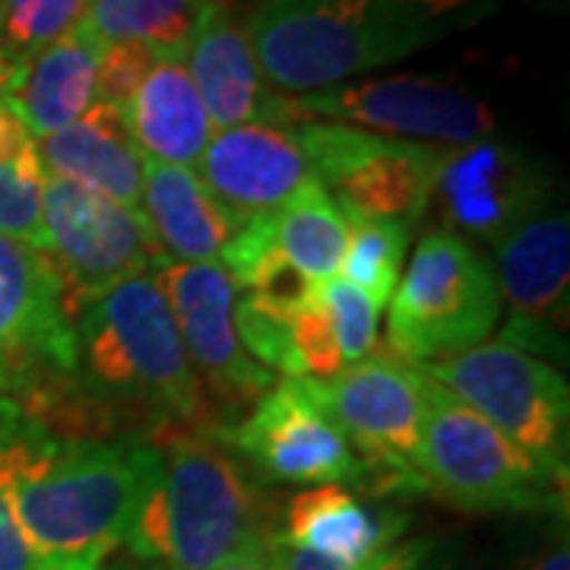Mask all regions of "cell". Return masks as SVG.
<instances>
[{"mask_svg": "<svg viewBox=\"0 0 570 570\" xmlns=\"http://www.w3.org/2000/svg\"><path fill=\"white\" fill-rule=\"evenodd\" d=\"M491 0H261L245 29L285 96L362 80L485 22Z\"/></svg>", "mask_w": 570, "mask_h": 570, "instance_id": "cell-1", "label": "cell"}, {"mask_svg": "<svg viewBox=\"0 0 570 570\" xmlns=\"http://www.w3.org/2000/svg\"><path fill=\"white\" fill-rule=\"evenodd\" d=\"M159 469L149 441H67L39 425L13 504L41 568L105 570L127 546Z\"/></svg>", "mask_w": 570, "mask_h": 570, "instance_id": "cell-2", "label": "cell"}, {"mask_svg": "<svg viewBox=\"0 0 570 570\" xmlns=\"http://www.w3.org/2000/svg\"><path fill=\"white\" fill-rule=\"evenodd\" d=\"M163 456L127 549L165 570H213L264 535V513L245 469L204 428L165 425L153 441Z\"/></svg>", "mask_w": 570, "mask_h": 570, "instance_id": "cell-3", "label": "cell"}, {"mask_svg": "<svg viewBox=\"0 0 570 570\" xmlns=\"http://www.w3.org/2000/svg\"><path fill=\"white\" fill-rule=\"evenodd\" d=\"M73 377L86 393L134 403L165 425L204 428V387L153 276L127 279L73 321Z\"/></svg>", "mask_w": 570, "mask_h": 570, "instance_id": "cell-4", "label": "cell"}, {"mask_svg": "<svg viewBox=\"0 0 570 570\" xmlns=\"http://www.w3.org/2000/svg\"><path fill=\"white\" fill-rule=\"evenodd\" d=\"M415 475L422 491L479 513L558 508L568 491V475L535 463L508 434L434 381L425 384Z\"/></svg>", "mask_w": 570, "mask_h": 570, "instance_id": "cell-5", "label": "cell"}, {"mask_svg": "<svg viewBox=\"0 0 570 570\" xmlns=\"http://www.w3.org/2000/svg\"><path fill=\"white\" fill-rule=\"evenodd\" d=\"M501 321V288L479 254L453 232H425L393 288L387 348L428 365L489 343Z\"/></svg>", "mask_w": 570, "mask_h": 570, "instance_id": "cell-6", "label": "cell"}, {"mask_svg": "<svg viewBox=\"0 0 570 570\" xmlns=\"http://www.w3.org/2000/svg\"><path fill=\"white\" fill-rule=\"evenodd\" d=\"M39 250L55 269L70 321L111 288L168 264L140 209L55 178L45 184Z\"/></svg>", "mask_w": 570, "mask_h": 570, "instance_id": "cell-7", "label": "cell"}, {"mask_svg": "<svg viewBox=\"0 0 570 570\" xmlns=\"http://www.w3.org/2000/svg\"><path fill=\"white\" fill-rule=\"evenodd\" d=\"M415 367L508 434L535 463L568 475L570 390L558 367L504 340Z\"/></svg>", "mask_w": 570, "mask_h": 570, "instance_id": "cell-8", "label": "cell"}, {"mask_svg": "<svg viewBox=\"0 0 570 570\" xmlns=\"http://www.w3.org/2000/svg\"><path fill=\"white\" fill-rule=\"evenodd\" d=\"M295 121H330L367 134L431 146L489 140L498 127L491 105L456 80L393 73L288 96Z\"/></svg>", "mask_w": 570, "mask_h": 570, "instance_id": "cell-9", "label": "cell"}, {"mask_svg": "<svg viewBox=\"0 0 570 570\" xmlns=\"http://www.w3.org/2000/svg\"><path fill=\"white\" fill-rule=\"evenodd\" d=\"M425 384V374L390 348H374L326 381H305L311 400L343 431L365 469L387 472L403 489H419Z\"/></svg>", "mask_w": 570, "mask_h": 570, "instance_id": "cell-10", "label": "cell"}, {"mask_svg": "<svg viewBox=\"0 0 570 570\" xmlns=\"http://www.w3.org/2000/svg\"><path fill=\"white\" fill-rule=\"evenodd\" d=\"M314 181L340 209L415 223L431 200L441 146L396 140L330 121H295Z\"/></svg>", "mask_w": 570, "mask_h": 570, "instance_id": "cell-11", "label": "cell"}, {"mask_svg": "<svg viewBox=\"0 0 570 570\" xmlns=\"http://www.w3.org/2000/svg\"><path fill=\"white\" fill-rule=\"evenodd\" d=\"M77 336L39 247L0 235V400L20 406L73 377Z\"/></svg>", "mask_w": 570, "mask_h": 570, "instance_id": "cell-12", "label": "cell"}, {"mask_svg": "<svg viewBox=\"0 0 570 570\" xmlns=\"http://www.w3.org/2000/svg\"><path fill=\"white\" fill-rule=\"evenodd\" d=\"M213 434L285 485H348L367 475L343 431L311 400L305 381H276L238 425Z\"/></svg>", "mask_w": 570, "mask_h": 570, "instance_id": "cell-13", "label": "cell"}, {"mask_svg": "<svg viewBox=\"0 0 570 570\" xmlns=\"http://www.w3.org/2000/svg\"><path fill=\"white\" fill-rule=\"evenodd\" d=\"M156 283L200 387L228 406H254L276 384V374L254 362L238 336V285L228 269L223 264H165L156 269Z\"/></svg>", "mask_w": 570, "mask_h": 570, "instance_id": "cell-14", "label": "cell"}, {"mask_svg": "<svg viewBox=\"0 0 570 570\" xmlns=\"http://www.w3.org/2000/svg\"><path fill=\"white\" fill-rule=\"evenodd\" d=\"M494 247L501 266L498 288L510 305L504 343L530 355L558 352V336L568 326V213H532Z\"/></svg>", "mask_w": 570, "mask_h": 570, "instance_id": "cell-15", "label": "cell"}, {"mask_svg": "<svg viewBox=\"0 0 570 570\" xmlns=\"http://www.w3.org/2000/svg\"><path fill=\"white\" fill-rule=\"evenodd\" d=\"M434 204L453 228L485 235L498 245L523 219L539 213L535 168L491 137L466 146H441L428 206Z\"/></svg>", "mask_w": 570, "mask_h": 570, "instance_id": "cell-16", "label": "cell"}, {"mask_svg": "<svg viewBox=\"0 0 570 570\" xmlns=\"http://www.w3.org/2000/svg\"><path fill=\"white\" fill-rule=\"evenodd\" d=\"M197 171L242 223L276 213L298 187L314 181L292 124H242L216 130Z\"/></svg>", "mask_w": 570, "mask_h": 570, "instance_id": "cell-17", "label": "cell"}, {"mask_svg": "<svg viewBox=\"0 0 570 570\" xmlns=\"http://www.w3.org/2000/svg\"><path fill=\"white\" fill-rule=\"evenodd\" d=\"M184 67L216 130L242 124H295L288 96L266 80L245 22L228 13L225 3L209 13L197 39L190 41Z\"/></svg>", "mask_w": 570, "mask_h": 570, "instance_id": "cell-18", "label": "cell"}, {"mask_svg": "<svg viewBox=\"0 0 570 570\" xmlns=\"http://www.w3.org/2000/svg\"><path fill=\"white\" fill-rule=\"evenodd\" d=\"M140 216L168 264H223L242 219L206 187L197 168L146 163Z\"/></svg>", "mask_w": 570, "mask_h": 570, "instance_id": "cell-19", "label": "cell"}, {"mask_svg": "<svg viewBox=\"0 0 570 570\" xmlns=\"http://www.w3.org/2000/svg\"><path fill=\"white\" fill-rule=\"evenodd\" d=\"M39 159L55 181L77 184L127 209H140L146 159L115 105L96 102L80 121L39 140Z\"/></svg>", "mask_w": 570, "mask_h": 570, "instance_id": "cell-20", "label": "cell"}, {"mask_svg": "<svg viewBox=\"0 0 570 570\" xmlns=\"http://www.w3.org/2000/svg\"><path fill=\"white\" fill-rule=\"evenodd\" d=\"M102 45L80 26L13 67L0 105L10 108L36 142L58 134L96 105Z\"/></svg>", "mask_w": 570, "mask_h": 570, "instance_id": "cell-21", "label": "cell"}, {"mask_svg": "<svg viewBox=\"0 0 570 570\" xmlns=\"http://www.w3.org/2000/svg\"><path fill=\"white\" fill-rule=\"evenodd\" d=\"M124 118L146 163L197 168L216 127L184 61H156L142 77Z\"/></svg>", "mask_w": 570, "mask_h": 570, "instance_id": "cell-22", "label": "cell"}, {"mask_svg": "<svg viewBox=\"0 0 570 570\" xmlns=\"http://www.w3.org/2000/svg\"><path fill=\"white\" fill-rule=\"evenodd\" d=\"M279 532L302 549L326 554L346 568H358L396 542L403 520L390 513H371L343 485H311L288 501Z\"/></svg>", "mask_w": 570, "mask_h": 570, "instance_id": "cell-23", "label": "cell"}, {"mask_svg": "<svg viewBox=\"0 0 570 570\" xmlns=\"http://www.w3.org/2000/svg\"><path fill=\"white\" fill-rule=\"evenodd\" d=\"M223 0H89L80 29L99 45H137L159 61H184Z\"/></svg>", "mask_w": 570, "mask_h": 570, "instance_id": "cell-24", "label": "cell"}, {"mask_svg": "<svg viewBox=\"0 0 570 570\" xmlns=\"http://www.w3.org/2000/svg\"><path fill=\"white\" fill-rule=\"evenodd\" d=\"M273 250L305 283L340 276L346 254V216L317 181L298 187L273 213Z\"/></svg>", "mask_w": 570, "mask_h": 570, "instance_id": "cell-25", "label": "cell"}, {"mask_svg": "<svg viewBox=\"0 0 570 570\" xmlns=\"http://www.w3.org/2000/svg\"><path fill=\"white\" fill-rule=\"evenodd\" d=\"M48 175L39 142L22 121L0 105V235L41 247V204Z\"/></svg>", "mask_w": 570, "mask_h": 570, "instance_id": "cell-26", "label": "cell"}, {"mask_svg": "<svg viewBox=\"0 0 570 570\" xmlns=\"http://www.w3.org/2000/svg\"><path fill=\"white\" fill-rule=\"evenodd\" d=\"M343 216H346V254L340 276L367 295L374 305L384 307L403 276L412 225L403 219L362 216L352 209H343Z\"/></svg>", "mask_w": 570, "mask_h": 570, "instance_id": "cell-27", "label": "cell"}, {"mask_svg": "<svg viewBox=\"0 0 570 570\" xmlns=\"http://www.w3.org/2000/svg\"><path fill=\"white\" fill-rule=\"evenodd\" d=\"M39 425L0 400V570H45L32 551L13 504V489L26 466Z\"/></svg>", "mask_w": 570, "mask_h": 570, "instance_id": "cell-28", "label": "cell"}, {"mask_svg": "<svg viewBox=\"0 0 570 570\" xmlns=\"http://www.w3.org/2000/svg\"><path fill=\"white\" fill-rule=\"evenodd\" d=\"M89 0H0V55L13 63L70 36Z\"/></svg>", "mask_w": 570, "mask_h": 570, "instance_id": "cell-29", "label": "cell"}, {"mask_svg": "<svg viewBox=\"0 0 570 570\" xmlns=\"http://www.w3.org/2000/svg\"><path fill=\"white\" fill-rule=\"evenodd\" d=\"M317 302L326 311V321L333 326V336L340 343L343 362L355 365L377 348V317L381 307L343 276H333L317 283Z\"/></svg>", "mask_w": 570, "mask_h": 570, "instance_id": "cell-30", "label": "cell"}, {"mask_svg": "<svg viewBox=\"0 0 570 570\" xmlns=\"http://www.w3.org/2000/svg\"><path fill=\"white\" fill-rule=\"evenodd\" d=\"M156 61L159 58L137 45H105L96 73V102L115 105L124 111V105L130 102V96Z\"/></svg>", "mask_w": 570, "mask_h": 570, "instance_id": "cell-31", "label": "cell"}, {"mask_svg": "<svg viewBox=\"0 0 570 570\" xmlns=\"http://www.w3.org/2000/svg\"><path fill=\"white\" fill-rule=\"evenodd\" d=\"M266 549H269L273 570H355L326 558V554H317V551L288 542L279 530L266 532Z\"/></svg>", "mask_w": 570, "mask_h": 570, "instance_id": "cell-32", "label": "cell"}, {"mask_svg": "<svg viewBox=\"0 0 570 570\" xmlns=\"http://www.w3.org/2000/svg\"><path fill=\"white\" fill-rule=\"evenodd\" d=\"M428 558V542H393L390 549L377 551L374 558H367L365 564L355 570H422Z\"/></svg>", "mask_w": 570, "mask_h": 570, "instance_id": "cell-33", "label": "cell"}, {"mask_svg": "<svg viewBox=\"0 0 570 570\" xmlns=\"http://www.w3.org/2000/svg\"><path fill=\"white\" fill-rule=\"evenodd\" d=\"M213 570H273L269 549H266V532L245 542L242 549H235L228 558H223Z\"/></svg>", "mask_w": 570, "mask_h": 570, "instance_id": "cell-34", "label": "cell"}, {"mask_svg": "<svg viewBox=\"0 0 570 570\" xmlns=\"http://www.w3.org/2000/svg\"><path fill=\"white\" fill-rule=\"evenodd\" d=\"M520 570H570V551L568 542H561V546H554V549L542 551L532 564Z\"/></svg>", "mask_w": 570, "mask_h": 570, "instance_id": "cell-35", "label": "cell"}, {"mask_svg": "<svg viewBox=\"0 0 570 570\" xmlns=\"http://www.w3.org/2000/svg\"><path fill=\"white\" fill-rule=\"evenodd\" d=\"M13 67H17V63L10 61L7 55H0V99H3V92H7V82L13 77Z\"/></svg>", "mask_w": 570, "mask_h": 570, "instance_id": "cell-36", "label": "cell"}, {"mask_svg": "<svg viewBox=\"0 0 570 570\" xmlns=\"http://www.w3.org/2000/svg\"><path fill=\"white\" fill-rule=\"evenodd\" d=\"M115 570H165V568H159V564H130V568H127V564H124V568H115Z\"/></svg>", "mask_w": 570, "mask_h": 570, "instance_id": "cell-37", "label": "cell"}]
</instances>
